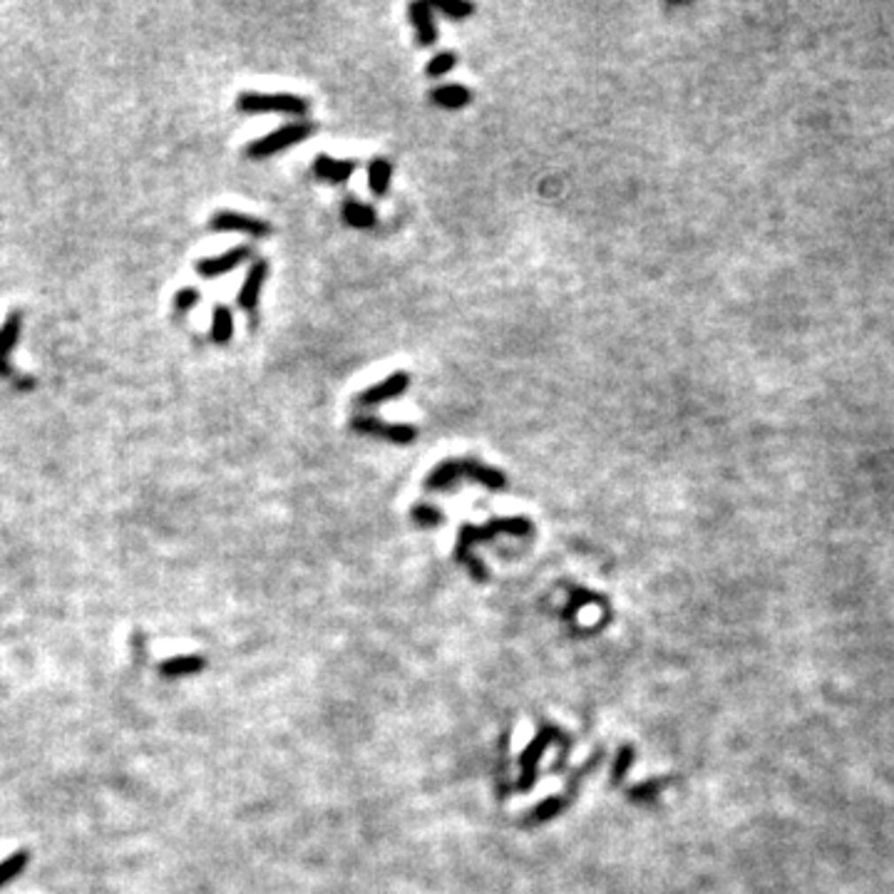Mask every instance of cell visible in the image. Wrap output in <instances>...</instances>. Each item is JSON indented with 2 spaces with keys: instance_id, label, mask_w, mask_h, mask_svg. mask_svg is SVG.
I'll return each mask as SVG.
<instances>
[{
  "instance_id": "obj_1",
  "label": "cell",
  "mask_w": 894,
  "mask_h": 894,
  "mask_svg": "<svg viewBox=\"0 0 894 894\" xmlns=\"http://www.w3.org/2000/svg\"><path fill=\"white\" fill-rule=\"evenodd\" d=\"M463 478L479 482L487 490H502L504 485H507V478H504L502 470H494V467L485 465V463H479L475 457H465V460H455L453 457V460H442L440 465L430 472L428 479H425V490H447V487H453L455 482H460Z\"/></svg>"
},
{
  "instance_id": "obj_2",
  "label": "cell",
  "mask_w": 894,
  "mask_h": 894,
  "mask_svg": "<svg viewBox=\"0 0 894 894\" xmlns=\"http://www.w3.org/2000/svg\"><path fill=\"white\" fill-rule=\"evenodd\" d=\"M502 532L522 537V534H529V532H532V522H529L527 517H500V519L494 517V519H490L485 527H472V525H465V527H463V532H460V537H457L455 556L463 562V559L470 555V547H472V544L487 542V540L497 537V534H502Z\"/></svg>"
},
{
  "instance_id": "obj_3",
  "label": "cell",
  "mask_w": 894,
  "mask_h": 894,
  "mask_svg": "<svg viewBox=\"0 0 894 894\" xmlns=\"http://www.w3.org/2000/svg\"><path fill=\"white\" fill-rule=\"evenodd\" d=\"M314 122H306V120H299V122H289V125L278 127L274 132H268L264 137L253 139L252 144H246V157L252 159H266V157H274L278 152L289 150L293 144H301L306 139L314 135Z\"/></svg>"
},
{
  "instance_id": "obj_4",
  "label": "cell",
  "mask_w": 894,
  "mask_h": 894,
  "mask_svg": "<svg viewBox=\"0 0 894 894\" xmlns=\"http://www.w3.org/2000/svg\"><path fill=\"white\" fill-rule=\"evenodd\" d=\"M237 110L246 114L281 113L291 114V117H301V114L308 113V100H303L299 95H289V92H278V95L241 92L239 97H237Z\"/></svg>"
},
{
  "instance_id": "obj_5",
  "label": "cell",
  "mask_w": 894,
  "mask_h": 894,
  "mask_svg": "<svg viewBox=\"0 0 894 894\" xmlns=\"http://www.w3.org/2000/svg\"><path fill=\"white\" fill-rule=\"evenodd\" d=\"M351 428L370 438L395 442V445H410L417 438V430L408 423H383L376 416H353Z\"/></svg>"
},
{
  "instance_id": "obj_6",
  "label": "cell",
  "mask_w": 894,
  "mask_h": 894,
  "mask_svg": "<svg viewBox=\"0 0 894 894\" xmlns=\"http://www.w3.org/2000/svg\"><path fill=\"white\" fill-rule=\"evenodd\" d=\"M209 229L212 231H241V234H249V237H256V239L271 234V224L268 222L249 214H239V212H216L209 219Z\"/></svg>"
},
{
  "instance_id": "obj_7",
  "label": "cell",
  "mask_w": 894,
  "mask_h": 894,
  "mask_svg": "<svg viewBox=\"0 0 894 894\" xmlns=\"http://www.w3.org/2000/svg\"><path fill=\"white\" fill-rule=\"evenodd\" d=\"M408 388H410V376H408L405 370H398V373L388 376V378L383 380V383H378V385H370L368 391L361 393V395L355 398V403L361 405V408H373V405L388 403V400L400 398Z\"/></svg>"
},
{
  "instance_id": "obj_8",
  "label": "cell",
  "mask_w": 894,
  "mask_h": 894,
  "mask_svg": "<svg viewBox=\"0 0 894 894\" xmlns=\"http://www.w3.org/2000/svg\"><path fill=\"white\" fill-rule=\"evenodd\" d=\"M252 259V246H234L229 252L219 253V256H206L197 264V271L202 274L204 278H216L222 274H229L231 268H237L244 261Z\"/></svg>"
},
{
  "instance_id": "obj_9",
  "label": "cell",
  "mask_w": 894,
  "mask_h": 894,
  "mask_svg": "<svg viewBox=\"0 0 894 894\" xmlns=\"http://www.w3.org/2000/svg\"><path fill=\"white\" fill-rule=\"evenodd\" d=\"M266 276H268V264H266L264 259H256L252 268H249L246 278H244V284H241L239 299H237L244 311H249V314L256 311L259 296H261V289H264L266 284Z\"/></svg>"
},
{
  "instance_id": "obj_10",
  "label": "cell",
  "mask_w": 894,
  "mask_h": 894,
  "mask_svg": "<svg viewBox=\"0 0 894 894\" xmlns=\"http://www.w3.org/2000/svg\"><path fill=\"white\" fill-rule=\"evenodd\" d=\"M408 15H410V23L416 27L417 43L420 45H432L438 40V26H435V18H432V5L428 0H416L408 5Z\"/></svg>"
},
{
  "instance_id": "obj_11",
  "label": "cell",
  "mask_w": 894,
  "mask_h": 894,
  "mask_svg": "<svg viewBox=\"0 0 894 894\" xmlns=\"http://www.w3.org/2000/svg\"><path fill=\"white\" fill-rule=\"evenodd\" d=\"M314 172L330 184H343L355 172V162L353 159H333L330 154H318L314 162Z\"/></svg>"
},
{
  "instance_id": "obj_12",
  "label": "cell",
  "mask_w": 894,
  "mask_h": 894,
  "mask_svg": "<svg viewBox=\"0 0 894 894\" xmlns=\"http://www.w3.org/2000/svg\"><path fill=\"white\" fill-rule=\"evenodd\" d=\"M20 330H23V315L20 314H11L5 318V323L0 326V376L11 373L8 358H11V351L20 338Z\"/></svg>"
},
{
  "instance_id": "obj_13",
  "label": "cell",
  "mask_w": 894,
  "mask_h": 894,
  "mask_svg": "<svg viewBox=\"0 0 894 894\" xmlns=\"http://www.w3.org/2000/svg\"><path fill=\"white\" fill-rule=\"evenodd\" d=\"M340 214L346 219V224L353 229H373L378 224V214L370 204L358 202V199H346L340 206Z\"/></svg>"
},
{
  "instance_id": "obj_14",
  "label": "cell",
  "mask_w": 894,
  "mask_h": 894,
  "mask_svg": "<svg viewBox=\"0 0 894 894\" xmlns=\"http://www.w3.org/2000/svg\"><path fill=\"white\" fill-rule=\"evenodd\" d=\"M430 100L445 107V110H460V107L470 105L472 92L465 85H440V88H435L430 92Z\"/></svg>"
},
{
  "instance_id": "obj_15",
  "label": "cell",
  "mask_w": 894,
  "mask_h": 894,
  "mask_svg": "<svg viewBox=\"0 0 894 894\" xmlns=\"http://www.w3.org/2000/svg\"><path fill=\"white\" fill-rule=\"evenodd\" d=\"M391 179H393L391 159H385V157L370 159V164H368V187H370V191H373L376 197H383V194L388 191Z\"/></svg>"
},
{
  "instance_id": "obj_16",
  "label": "cell",
  "mask_w": 894,
  "mask_h": 894,
  "mask_svg": "<svg viewBox=\"0 0 894 894\" xmlns=\"http://www.w3.org/2000/svg\"><path fill=\"white\" fill-rule=\"evenodd\" d=\"M206 666V661H204L202 656H176V658H169V661H164L162 666H159V671H162L164 676H190V673H197V671H202V668Z\"/></svg>"
},
{
  "instance_id": "obj_17",
  "label": "cell",
  "mask_w": 894,
  "mask_h": 894,
  "mask_svg": "<svg viewBox=\"0 0 894 894\" xmlns=\"http://www.w3.org/2000/svg\"><path fill=\"white\" fill-rule=\"evenodd\" d=\"M234 336V315L229 306H214V315H212V340L224 346Z\"/></svg>"
},
{
  "instance_id": "obj_18",
  "label": "cell",
  "mask_w": 894,
  "mask_h": 894,
  "mask_svg": "<svg viewBox=\"0 0 894 894\" xmlns=\"http://www.w3.org/2000/svg\"><path fill=\"white\" fill-rule=\"evenodd\" d=\"M430 5H432V11H440L447 18H455V20H463L467 15L475 13V5L467 3V0H432Z\"/></svg>"
},
{
  "instance_id": "obj_19",
  "label": "cell",
  "mask_w": 894,
  "mask_h": 894,
  "mask_svg": "<svg viewBox=\"0 0 894 894\" xmlns=\"http://www.w3.org/2000/svg\"><path fill=\"white\" fill-rule=\"evenodd\" d=\"M27 859H30V857H27L26 850H20V852H15V855H11L8 859H3V862H0V887L8 884L11 880H15V877L26 869Z\"/></svg>"
},
{
  "instance_id": "obj_20",
  "label": "cell",
  "mask_w": 894,
  "mask_h": 894,
  "mask_svg": "<svg viewBox=\"0 0 894 894\" xmlns=\"http://www.w3.org/2000/svg\"><path fill=\"white\" fill-rule=\"evenodd\" d=\"M455 65H457V55H455V52H440V55H435V58L430 60L428 67H425V73H428V77H442L447 75Z\"/></svg>"
},
{
  "instance_id": "obj_21",
  "label": "cell",
  "mask_w": 894,
  "mask_h": 894,
  "mask_svg": "<svg viewBox=\"0 0 894 894\" xmlns=\"http://www.w3.org/2000/svg\"><path fill=\"white\" fill-rule=\"evenodd\" d=\"M413 519L423 527H435L442 522V512L438 507H430V504H417L413 509Z\"/></svg>"
},
{
  "instance_id": "obj_22",
  "label": "cell",
  "mask_w": 894,
  "mask_h": 894,
  "mask_svg": "<svg viewBox=\"0 0 894 894\" xmlns=\"http://www.w3.org/2000/svg\"><path fill=\"white\" fill-rule=\"evenodd\" d=\"M199 299H202V293L197 289H191V286H187V289L176 291L175 293V308L176 311H190V308H194V306L199 303Z\"/></svg>"
}]
</instances>
